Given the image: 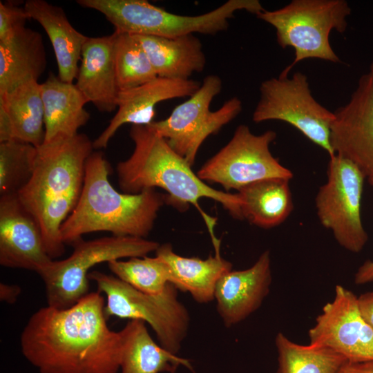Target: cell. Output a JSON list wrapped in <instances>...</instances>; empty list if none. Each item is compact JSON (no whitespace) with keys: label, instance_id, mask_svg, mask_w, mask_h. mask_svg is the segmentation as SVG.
<instances>
[{"label":"cell","instance_id":"cell-15","mask_svg":"<svg viewBox=\"0 0 373 373\" xmlns=\"http://www.w3.org/2000/svg\"><path fill=\"white\" fill-rule=\"evenodd\" d=\"M52 259L41 229L17 194L0 196V265L38 273Z\"/></svg>","mask_w":373,"mask_h":373},{"label":"cell","instance_id":"cell-25","mask_svg":"<svg viewBox=\"0 0 373 373\" xmlns=\"http://www.w3.org/2000/svg\"><path fill=\"white\" fill-rule=\"evenodd\" d=\"M119 333L122 343L121 373H173L180 365L192 370L189 360L155 343L143 321L130 320Z\"/></svg>","mask_w":373,"mask_h":373},{"label":"cell","instance_id":"cell-26","mask_svg":"<svg viewBox=\"0 0 373 373\" xmlns=\"http://www.w3.org/2000/svg\"><path fill=\"white\" fill-rule=\"evenodd\" d=\"M289 183L287 179L271 178L240 189L242 218L265 229L282 224L294 209Z\"/></svg>","mask_w":373,"mask_h":373},{"label":"cell","instance_id":"cell-1","mask_svg":"<svg viewBox=\"0 0 373 373\" xmlns=\"http://www.w3.org/2000/svg\"><path fill=\"white\" fill-rule=\"evenodd\" d=\"M104 307L97 291L66 309H39L21 332L22 354L39 373H117L122 338L108 327Z\"/></svg>","mask_w":373,"mask_h":373},{"label":"cell","instance_id":"cell-24","mask_svg":"<svg viewBox=\"0 0 373 373\" xmlns=\"http://www.w3.org/2000/svg\"><path fill=\"white\" fill-rule=\"evenodd\" d=\"M133 35L144 49L157 77L187 79L205 67L202 43L194 35L176 37Z\"/></svg>","mask_w":373,"mask_h":373},{"label":"cell","instance_id":"cell-33","mask_svg":"<svg viewBox=\"0 0 373 373\" xmlns=\"http://www.w3.org/2000/svg\"><path fill=\"white\" fill-rule=\"evenodd\" d=\"M336 373H373V361H345Z\"/></svg>","mask_w":373,"mask_h":373},{"label":"cell","instance_id":"cell-3","mask_svg":"<svg viewBox=\"0 0 373 373\" xmlns=\"http://www.w3.org/2000/svg\"><path fill=\"white\" fill-rule=\"evenodd\" d=\"M93 142L83 133L37 148L34 171L17 193L24 208L37 222L47 254L52 259L65 252L61 227L80 198Z\"/></svg>","mask_w":373,"mask_h":373},{"label":"cell","instance_id":"cell-6","mask_svg":"<svg viewBox=\"0 0 373 373\" xmlns=\"http://www.w3.org/2000/svg\"><path fill=\"white\" fill-rule=\"evenodd\" d=\"M351 8L345 0H293L275 10H264L256 16L276 30L279 46L292 47L294 61L280 73L288 76L291 68L307 59L340 62L332 49L329 35L344 32Z\"/></svg>","mask_w":373,"mask_h":373},{"label":"cell","instance_id":"cell-34","mask_svg":"<svg viewBox=\"0 0 373 373\" xmlns=\"http://www.w3.org/2000/svg\"><path fill=\"white\" fill-rule=\"evenodd\" d=\"M354 283L357 285L373 283V260H368L359 267L354 276Z\"/></svg>","mask_w":373,"mask_h":373},{"label":"cell","instance_id":"cell-4","mask_svg":"<svg viewBox=\"0 0 373 373\" xmlns=\"http://www.w3.org/2000/svg\"><path fill=\"white\" fill-rule=\"evenodd\" d=\"M111 166L104 153L93 151L85 166L79 201L61 227L64 244L72 246L88 233L107 231L115 236L146 238L166 194L148 189L131 194L117 191L109 181Z\"/></svg>","mask_w":373,"mask_h":373},{"label":"cell","instance_id":"cell-30","mask_svg":"<svg viewBox=\"0 0 373 373\" xmlns=\"http://www.w3.org/2000/svg\"><path fill=\"white\" fill-rule=\"evenodd\" d=\"M37 148L18 141L0 142V195L17 194L32 177Z\"/></svg>","mask_w":373,"mask_h":373},{"label":"cell","instance_id":"cell-9","mask_svg":"<svg viewBox=\"0 0 373 373\" xmlns=\"http://www.w3.org/2000/svg\"><path fill=\"white\" fill-rule=\"evenodd\" d=\"M222 87L219 76H206L198 90L177 106L168 117L146 126L164 138L192 166L205 140L217 133L242 110V103L237 97L228 99L215 111L210 110L212 100Z\"/></svg>","mask_w":373,"mask_h":373},{"label":"cell","instance_id":"cell-18","mask_svg":"<svg viewBox=\"0 0 373 373\" xmlns=\"http://www.w3.org/2000/svg\"><path fill=\"white\" fill-rule=\"evenodd\" d=\"M114 33L85 41L75 85L88 102L104 113L117 108L119 89L114 61Z\"/></svg>","mask_w":373,"mask_h":373},{"label":"cell","instance_id":"cell-32","mask_svg":"<svg viewBox=\"0 0 373 373\" xmlns=\"http://www.w3.org/2000/svg\"><path fill=\"white\" fill-rule=\"evenodd\" d=\"M357 305L361 316L373 329V291L358 296Z\"/></svg>","mask_w":373,"mask_h":373},{"label":"cell","instance_id":"cell-2","mask_svg":"<svg viewBox=\"0 0 373 373\" xmlns=\"http://www.w3.org/2000/svg\"><path fill=\"white\" fill-rule=\"evenodd\" d=\"M129 136L134 144L133 151L116 166L120 189L135 194L157 187L166 191V204L180 211L193 205L207 224L214 249H220V241L214 234L216 219L203 211L199 200L210 198L220 203L235 218L242 219L238 193L224 192L209 186L164 138L146 126L132 125Z\"/></svg>","mask_w":373,"mask_h":373},{"label":"cell","instance_id":"cell-14","mask_svg":"<svg viewBox=\"0 0 373 373\" xmlns=\"http://www.w3.org/2000/svg\"><path fill=\"white\" fill-rule=\"evenodd\" d=\"M334 113V153L354 163L373 186V73L360 77L349 102Z\"/></svg>","mask_w":373,"mask_h":373},{"label":"cell","instance_id":"cell-35","mask_svg":"<svg viewBox=\"0 0 373 373\" xmlns=\"http://www.w3.org/2000/svg\"><path fill=\"white\" fill-rule=\"evenodd\" d=\"M21 292V287L17 285L0 283V300L9 304L15 303Z\"/></svg>","mask_w":373,"mask_h":373},{"label":"cell","instance_id":"cell-10","mask_svg":"<svg viewBox=\"0 0 373 373\" xmlns=\"http://www.w3.org/2000/svg\"><path fill=\"white\" fill-rule=\"evenodd\" d=\"M334 119V113L312 96L307 77L300 72L291 77L279 75L263 81L252 115L256 123L268 120L287 122L324 149L329 157L335 155L330 144Z\"/></svg>","mask_w":373,"mask_h":373},{"label":"cell","instance_id":"cell-27","mask_svg":"<svg viewBox=\"0 0 373 373\" xmlns=\"http://www.w3.org/2000/svg\"><path fill=\"white\" fill-rule=\"evenodd\" d=\"M278 368L276 373H336L347 361L333 350L313 345H302L278 332L275 338Z\"/></svg>","mask_w":373,"mask_h":373},{"label":"cell","instance_id":"cell-19","mask_svg":"<svg viewBox=\"0 0 373 373\" xmlns=\"http://www.w3.org/2000/svg\"><path fill=\"white\" fill-rule=\"evenodd\" d=\"M18 140L38 148L45 140L41 84L30 80L0 95V142Z\"/></svg>","mask_w":373,"mask_h":373},{"label":"cell","instance_id":"cell-17","mask_svg":"<svg viewBox=\"0 0 373 373\" xmlns=\"http://www.w3.org/2000/svg\"><path fill=\"white\" fill-rule=\"evenodd\" d=\"M271 280L268 250L249 268L224 274L216 284L214 300L224 326L231 327L255 312L269 294Z\"/></svg>","mask_w":373,"mask_h":373},{"label":"cell","instance_id":"cell-11","mask_svg":"<svg viewBox=\"0 0 373 373\" xmlns=\"http://www.w3.org/2000/svg\"><path fill=\"white\" fill-rule=\"evenodd\" d=\"M276 133L268 130L253 133L245 124L238 126L231 139L199 169L202 181L220 184L226 191H239L258 181L283 178L291 180L293 173L273 156L270 144Z\"/></svg>","mask_w":373,"mask_h":373},{"label":"cell","instance_id":"cell-23","mask_svg":"<svg viewBox=\"0 0 373 373\" xmlns=\"http://www.w3.org/2000/svg\"><path fill=\"white\" fill-rule=\"evenodd\" d=\"M47 66L41 34L25 28L0 41V95L30 80L38 82Z\"/></svg>","mask_w":373,"mask_h":373},{"label":"cell","instance_id":"cell-7","mask_svg":"<svg viewBox=\"0 0 373 373\" xmlns=\"http://www.w3.org/2000/svg\"><path fill=\"white\" fill-rule=\"evenodd\" d=\"M88 279L105 294L106 317L117 316L147 323L154 331L158 343L177 354L187 336L190 316L179 300V291L169 283L159 294H149L133 287L113 275L93 271Z\"/></svg>","mask_w":373,"mask_h":373},{"label":"cell","instance_id":"cell-36","mask_svg":"<svg viewBox=\"0 0 373 373\" xmlns=\"http://www.w3.org/2000/svg\"><path fill=\"white\" fill-rule=\"evenodd\" d=\"M370 72H371L372 73H373V61L372 62V64H371V65H370Z\"/></svg>","mask_w":373,"mask_h":373},{"label":"cell","instance_id":"cell-22","mask_svg":"<svg viewBox=\"0 0 373 373\" xmlns=\"http://www.w3.org/2000/svg\"><path fill=\"white\" fill-rule=\"evenodd\" d=\"M155 256L169 265L172 284L183 292H188L198 303L214 300L216 284L220 277L232 270V264L220 254L210 255L206 259L184 257L175 253L170 243L160 245Z\"/></svg>","mask_w":373,"mask_h":373},{"label":"cell","instance_id":"cell-28","mask_svg":"<svg viewBox=\"0 0 373 373\" xmlns=\"http://www.w3.org/2000/svg\"><path fill=\"white\" fill-rule=\"evenodd\" d=\"M114 61L119 91L131 89L157 76L144 49L133 35L114 32Z\"/></svg>","mask_w":373,"mask_h":373},{"label":"cell","instance_id":"cell-8","mask_svg":"<svg viewBox=\"0 0 373 373\" xmlns=\"http://www.w3.org/2000/svg\"><path fill=\"white\" fill-rule=\"evenodd\" d=\"M160 245L146 238L108 236L80 240L73 251L63 260H52L37 274L44 281L48 305L66 309L89 293V270L104 262L124 258L143 257Z\"/></svg>","mask_w":373,"mask_h":373},{"label":"cell","instance_id":"cell-12","mask_svg":"<svg viewBox=\"0 0 373 373\" xmlns=\"http://www.w3.org/2000/svg\"><path fill=\"white\" fill-rule=\"evenodd\" d=\"M327 175L315 198L318 218L342 247L359 253L368 238L361 216L365 176L354 163L336 154L329 157Z\"/></svg>","mask_w":373,"mask_h":373},{"label":"cell","instance_id":"cell-5","mask_svg":"<svg viewBox=\"0 0 373 373\" xmlns=\"http://www.w3.org/2000/svg\"><path fill=\"white\" fill-rule=\"evenodd\" d=\"M77 3L104 15L115 32L164 37L195 33L213 35L227 29L229 20L237 11L257 15L265 10L258 0H229L196 16L172 13L146 0H77Z\"/></svg>","mask_w":373,"mask_h":373},{"label":"cell","instance_id":"cell-31","mask_svg":"<svg viewBox=\"0 0 373 373\" xmlns=\"http://www.w3.org/2000/svg\"><path fill=\"white\" fill-rule=\"evenodd\" d=\"M30 19L24 7L11 1L0 2V41L12 37L26 27Z\"/></svg>","mask_w":373,"mask_h":373},{"label":"cell","instance_id":"cell-20","mask_svg":"<svg viewBox=\"0 0 373 373\" xmlns=\"http://www.w3.org/2000/svg\"><path fill=\"white\" fill-rule=\"evenodd\" d=\"M44 106L45 140L49 142L57 139L77 135L86 125L90 113L84 106L87 99L75 84L61 80L50 73L41 84Z\"/></svg>","mask_w":373,"mask_h":373},{"label":"cell","instance_id":"cell-21","mask_svg":"<svg viewBox=\"0 0 373 373\" xmlns=\"http://www.w3.org/2000/svg\"><path fill=\"white\" fill-rule=\"evenodd\" d=\"M23 7L30 18L42 26L50 39L56 57L58 77L64 82L73 83L88 37L71 25L59 6L44 0H28Z\"/></svg>","mask_w":373,"mask_h":373},{"label":"cell","instance_id":"cell-16","mask_svg":"<svg viewBox=\"0 0 373 373\" xmlns=\"http://www.w3.org/2000/svg\"><path fill=\"white\" fill-rule=\"evenodd\" d=\"M198 81L157 77L137 87L119 91L117 111L104 131L93 141L95 149L106 148L118 129L126 124L147 126L154 122L158 103L189 97L200 88Z\"/></svg>","mask_w":373,"mask_h":373},{"label":"cell","instance_id":"cell-13","mask_svg":"<svg viewBox=\"0 0 373 373\" xmlns=\"http://www.w3.org/2000/svg\"><path fill=\"white\" fill-rule=\"evenodd\" d=\"M309 344L329 347L353 362L373 361V329L361 316L357 296L342 285L309 329Z\"/></svg>","mask_w":373,"mask_h":373},{"label":"cell","instance_id":"cell-29","mask_svg":"<svg viewBox=\"0 0 373 373\" xmlns=\"http://www.w3.org/2000/svg\"><path fill=\"white\" fill-rule=\"evenodd\" d=\"M107 264L115 276L146 294H159L172 283L169 265L157 256L133 257L127 260H115Z\"/></svg>","mask_w":373,"mask_h":373}]
</instances>
